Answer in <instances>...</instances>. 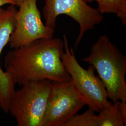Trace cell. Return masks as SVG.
<instances>
[{"mask_svg":"<svg viewBox=\"0 0 126 126\" xmlns=\"http://www.w3.org/2000/svg\"><path fill=\"white\" fill-rule=\"evenodd\" d=\"M94 113L89 108L82 114H75L63 126H98L97 115Z\"/></svg>","mask_w":126,"mask_h":126,"instance_id":"cell-11","label":"cell"},{"mask_svg":"<svg viewBox=\"0 0 126 126\" xmlns=\"http://www.w3.org/2000/svg\"><path fill=\"white\" fill-rule=\"evenodd\" d=\"M63 47V40L53 37L38 39L13 49L5 56V72L16 84L22 86L45 79L70 81L71 78L61 58Z\"/></svg>","mask_w":126,"mask_h":126,"instance_id":"cell-1","label":"cell"},{"mask_svg":"<svg viewBox=\"0 0 126 126\" xmlns=\"http://www.w3.org/2000/svg\"><path fill=\"white\" fill-rule=\"evenodd\" d=\"M51 81L28 82L15 91L10 100L9 113L18 126H42L50 97Z\"/></svg>","mask_w":126,"mask_h":126,"instance_id":"cell-4","label":"cell"},{"mask_svg":"<svg viewBox=\"0 0 126 126\" xmlns=\"http://www.w3.org/2000/svg\"><path fill=\"white\" fill-rule=\"evenodd\" d=\"M7 4H11L10 2L8 0H0V8L3 6V5Z\"/></svg>","mask_w":126,"mask_h":126,"instance_id":"cell-13","label":"cell"},{"mask_svg":"<svg viewBox=\"0 0 126 126\" xmlns=\"http://www.w3.org/2000/svg\"><path fill=\"white\" fill-rule=\"evenodd\" d=\"M83 61L94 67L105 86L108 99L113 102H126V56L108 36H99Z\"/></svg>","mask_w":126,"mask_h":126,"instance_id":"cell-2","label":"cell"},{"mask_svg":"<svg viewBox=\"0 0 126 126\" xmlns=\"http://www.w3.org/2000/svg\"><path fill=\"white\" fill-rule=\"evenodd\" d=\"M117 100L108 108L101 110L97 115L98 126H126V118L121 112Z\"/></svg>","mask_w":126,"mask_h":126,"instance_id":"cell-9","label":"cell"},{"mask_svg":"<svg viewBox=\"0 0 126 126\" xmlns=\"http://www.w3.org/2000/svg\"><path fill=\"white\" fill-rule=\"evenodd\" d=\"M19 7L15 16L16 27L9 43L10 48H18L38 39L53 37L55 29L43 22L37 0H24Z\"/></svg>","mask_w":126,"mask_h":126,"instance_id":"cell-7","label":"cell"},{"mask_svg":"<svg viewBox=\"0 0 126 126\" xmlns=\"http://www.w3.org/2000/svg\"><path fill=\"white\" fill-rule=\"evenodd\" d=\"M45 2L43 15L48 27L55 29L57 18L61 15L70 16L79 24L80 31L75 42V50L85 33L103 20L98 9L90 7L85 0H45Z\"/></svg>","mask_w":126,"mask_h":126,"instance_id":"cell-6","label":"cell"},{"mask_svg":"<svg viewBox=\"0 0 126 126\" xmlns=\"http://www.w3.org/2000/svg\"><path fill=\"white\" fill-rule=\"evenodd\" d=\"M97 2L101 14H115L124 25H126V0H85Z\"/></svg>","mask_w":126,"mask_h":126,"instance_id":"cell-10","label":"cell"},{"mask_svg":"<svg viewBox=\"0 0 126 126\" xmlns=\"http://www.w3.org/2000/svg\"><path fill=\"white\" fill-rule=\"evenodd\" d=\"M86 102L72 79L51 81L50 97L42 126H63Z\"/></svg>","mask_w":126,"mask_h":126,"instance_id":"cell-5","label":"cell"},{"mask_svg":"<svg viewBox=\"0 0 126 126\" xmlns=\"http://www.w3.org/2000/svg\"><path fill=\"white\" fill-rule=\"evenodd\" d=\"M64 47L61 58L77 89L84 99L89 108L99 113L112 103L108 100V93L103 83L95 74L92 65L87 69L82 67L77 59L74 50L69 48L66 35H63Z\"/></svg>","mask_w":126,"mask_h":126,"instance_id":"cell-3","label":"cell"},{"mask_svg":"<svg viewBox=\"0 0 126 126\" xmlns=\"http://www.w3.org/2000/svg\"><path fill=\"white\" fill-rule=\"evenodd\" d=\"M17 11L13 4L6 9L0 8V57L15 30ZM15 85L12 78L2 70L0 64V108L6 113L9 112L10 101L16 91Z\"/></svg>","mask_w":126,"mask_h":126,"instance_id":"cell-8","label":"cell"},{"mask_svg":"<svg viewBox=\"0 0 126 126\" xmlns=\"http://www.w3.org/2000/svg\"><path fill=\"white\" fill-rule=\"evenodd\" d=\"M8 0L10 2L11 4L19 6L24 0Z\"/></svg>","mask_w":126,"mask_h":126,"instance_id":"cell-12","label":"cell"}]
</instances>
